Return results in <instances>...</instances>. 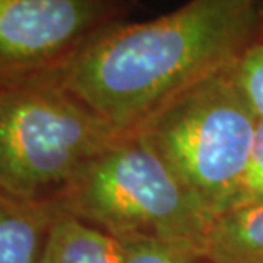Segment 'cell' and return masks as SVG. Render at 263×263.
Returning a JSON list of instances; mask_svg holds the SVG:
<instances>
[{
	"instance_id": "cell-9",
	"label": "cell",
	"mask_w": 263,
	"mask_h": 263,
	"mask_svg": "<svg viewBox=\"0 0 263 263\" xmlns=\"http://www.w3.org/2000/svg\"><path fill=\"white\" fill-rule=\"evenodd\" d=\"M122 263H207L202 248L185 241L155 238L117 239Z\"/></svg>"
},
{
	"instance_id": "cell-1",
	"label": "cell",
	"mask_w": 263,
	"mask_h": 263,
	"mask_svg": "<svg viewBox=\"0 0 263 263\" xmlns=\"http://www.w3.org/2000/svg\"><path fill=\"white\" fill-rule=\"evenodd\" d=\"M258 0H190L144 22L112 21L54 70L117 131L136 129L178 93L228 68L260 34Z\"/></svg>"
},
{
	"instance_id": "cell-6",
	"label": "cell",
	"mask_w": 263,
	"mask_h": 263,
	"mask_svg": "<svg viewBox=\"0 0 263 263\" xmlns=\"http://www.w3.org/2000/svg\"><path fill=\"white\" fill-rule=\"evenodd\" d=\"M58 205L0 192V263H39Z\"/></svg>"
},
{
	"instance_id": "cell-8",
	"label": "cell",
	"mask_w": 263,
	"mask_h": 263,
	"mask_svg": "<svg viewBox=\"0 0 263 263\" xmlns=\"http://www.w3.org/2000/svg\"><path fill=\"white\" fill-rule=\"evenodd\" d=\"M39 263H122V255L116 238L58 209Z\"/></svg>"
},
{
	"instance_id": "cell-10",
	"label": "cell",
	"mask_w": 263,
	"mask_h": 263,
	"mask_svg": "<svg viewBox=\"0 0 263 263\" xmlns=\"http://www.w3.org/2000/svg\"><path fill=\"white\" fill-rule=\"evenodd\" d=\"M233 75L245 99L263 121V37H256L233 63Z\"/></svg>"
},
{
	"instance_id": "cell-7",
	"label": "cell",
	"mask_w": 263,
	"mask_h": 263,
	"mask_svg": "<svg viewBox=\"0 0 263 263\" xmlns=\"http://www.w3.org/2000/svg\"><path fill=\"white\" fill-rule=\"evenodd\" d=\"M202 255L207 263H263V202L236 205L217 216Z\"/></svg>"
},
{
	"instance_id": "cell-5",
	"label": "cell",
	"mask_w": 263,
	"mask_h": 263,
	"mask_svg": "<svg viewBox=\"0 0 263 263\" xmlns=\"http://www.w3.org/2000/svg\"><path fill=\"white\" fill-rule=\"evenodd\" d=\"M119 12L116 0H0V92L57 70Z\"/></svg>"
},
{
	"instance_id": "cell-12",
	"label": "cell",
	"mask_w": 263,
	"mask_h": 263,
	"mask_svg": "<svg viewBox=\"0 0 263 263\" xmlns=\"http://www.w3.org/2000/svg\"><path fill=\"white\" fill-rule=\"evenodd\" d=\"M260 36L263 37V4L260 5Z\"/></svg>"
},
{
	"instance_id": "cell-3",
	"label": "cell",
	"mask_w": 263,
	"mask_h": 263,
	"mask_svg": "<svg viewBox=\"0 0 263 263\" xmlns=\"http://www.w3.org/2000/svg\"><path fill=\"white\" fill-rule=\"evenodd\" d=\"M256 127L258 117L229 65L178 93L136 129L214 221L236 202Z\"/></svg>"
},
{
	"instance_id": "cell-11",
	"label": "cell",
	"mask_w": 263,
	"mask_h": 263,
	"mask_svg": "<svg viewBox=\"0 0 263 263\" xmlns=\"http://www.w3.org/2000/svg\"><path fill=\"white\" fill-rule=\"evenodd\" d=\"M263 202V121L258 119V127H256V138L253 153H251L250 165L246 168L241 189L236 197V205Z\"/></svg>"
},
{
	"instance_id": "cell-2",
	"label": "cell",
	"mask_w": 263,
	"mask_h": 263,
	"mask_svg": "<svg viewBox=\"0 0 263 263\" xmlns=\"http://www.w3.org/2000/svg\"><path fill=\"white\" fill-rule=\"evenodd\" d=\"M61 212L116 239L155 238L204 248L212 217L141 131L117 136L54 197Z\"/></svg>"
},
{
	"instance_id": "cell-4",
	"label": "cell",
	"mask_w": 263,
	"mask_h": 263,
	"mask_svg": "<svg viewBox=\"0 0 263 263\" xmlns=\"http://www.w3.org/2000/svg\"><path fill=\"white\" fill-rule=\"evenodd\" d=\"M71 95L54 70L0 92V192L54 199L119 136Z\"/></svg>"
}]
</instances>
